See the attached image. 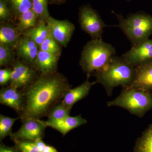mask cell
I'll return each instance as SVG.
<instances>
[{
    "label": "cell",
    "instance_id": "cell-1",
    "mask_svg": "<svg viewBox=\"0 0 152 152\" xmlns=\"http://www.w3.org/2000/svg\"><path fill=\"white\" fill-rule=\"evenodd\" d=\"M69 89V84L62 75L56 72L42 75L28 86L23 94L24 104L20 118L23 121L40 119L48 115Z\"/></svg>",
    "mask_w": 152,
    "mask_h": 152
},
{
    "label": "cell",
    "instance_id": "cell-2",
    "mask_svg": "<svg viewBox=\"0 0 152 152\" xmlns=\"http://www.w3.org/2000/svg\"><path fill=\"white\" fill-rule=\"evenodd\" d=\"M135 68L115 56L101 70L95 73L96 82L103 86L107 94L111 96L114 88L118 86L129 87L134 77Z\"/></svg>",
    "mask_w": 152,
    "mask_h": 152
},
{
    "label": "cell",
    "instance_id": "cell-3",
    "mask_svg": "<svg viewBox=\"0 0 152 152\" xmlns=\"http://www.w3.org/2000/svg\"><path fill=\"white\" fill-rule=\"evenodd\" d=\"M115 56V50L110 44L102 39L88 42L82 51L80 65L88 77L104 67Z\"/></svg>",
    "mask_w": 152,
    "mask_h": 152
},
{
    "label": "cell",
    "instance_id": "cell-4",
    "mask_svg": "<svg viewBox=\"0 0 152 152\" xmlns=\"http://www.w3.org/2000/svg\"><path fill=\"white\" fill-rule=\"evenodd\" d=\"M115 15L118 20L117 26L132 43L137 45L149 39L152 35V16L144 12L130 14L124 18L121 14Z\"/></svg>",
    "mask_w": 152,
    "mask_h": 152
},
{
    "label": "cell",
    "instance_id": "cell-5",
    "mask_svg": "<svg viewBox=\"0 0 152 152\" xmlns=\"http://www.w3.org/2000/svg\"><path fill=\"white\" fill-rule=\"evenodd\" d=\"M107 106L121 107L132 115L141 118L152 109V92L140 89L123 87L120 95L113 100L108 102Z\"/></svg>",
    "mask_w": 152,
    "mask_h": 152
},
{
    "label": "cell",
    "instance_id": "cell-6",
    "mask_svg": "<svg viewBox=\"0 0 152 152\" xmlns=\"http://www.w3.org/2000/svg\"><path fill=\"white\" fill-rule=\"evenodd\" d=\"M79 23L82 30L92 39H102L106 25L96 11L90 6H83L80 10Z\"/></svg>",
    "mask_w": 152,
    "mask_h": 152
},
{
    "label": "cell",
    "instance_id": "cell-7",
    "mask_svg": "<svg viewBox=\"0 0 152 152\" xmlns=\"http://www.w3.org/2000/svg\"><path fill=\"white\" fill-rule=\"evenodd\" d=\"M121 58L134 67L152 62V39L133 46Z\"/></svg>",
    "mask_w": 152,
    "mask_h": 152
},
{
    "label": "cell",
    "instance_id": "cell-8",
    "mask_svg": "<svg viewBox=\"0 0 152 152\" xmlns=\"http://www.w3.org/2000/svg\"><path fill=\"white\" fill-rule=\"evenodd\" d=\"M46 23L52 37L61 45L66 47L75 30L73 24L67 20H60L51 17Z\"/></svg>",
    "mask_w": 152,
    "mask_h": 152
},
{
    "label": "cell",
    "instance_id": "cell-9",
    "mask_svg": "<svg viewBox=\"0 0 152 152\" xmlns=\"http://www.w3.org/2000/svg\"><path fill=\"white\" fill-rule=\"evenodd\" d=\"M23 122L20 129L10 136L12 139L34 141L37 139L42 138L46 127L42 121L30 119Z\"/></svg>",
    "mask_w": 152,
    "mask_h": 152
},
{
    "label": "cell",
    "instance_id": "cell-10",
    "mask_svg": "<svg viewBox=\"0 0 152 152\" xmlns=\"http://www.w3.org/2000/svg\"><path fill=\"white\" fill-rule=\"evenodd\" d=\"M35 71L20 61H17L12 70L11 86L19 88L28 86L35 80Z\"/></svg>",
    "mask_w": 152,
    "mask_h": 152
},
{
    "label": "cell",
    "instance_id": "cell-11",
    "mask_svg": "<svg viewBox=\"0 0 152 152\" xmlns=\"http://www.w3.org/2000/svg\"><path fill=\"white\" fill-rule=\"evenodd\" d=\"M134 77L130 88L152 91V62L135 67Z\"/></svg>",
    "mask_w": 152,
    "mask_h": 152
},
{
    "label": "cell",
    "instance_id": "cell-12",
    "mask_svg": "<svg viewBox=\"0 0 152 152\" xmlns=\"http://www.w3.org/2000/svg\"><path fill=\"white\" fill-rule=\"evenodd\" d=\"M0 103L21 112L24 104L23 94L12 86L3 88L0 91Z\"/></svg>",
    "mask_w": 152,
    "mask_h": 152
},
{
    "label": "cell",
    "instance_id": "cell-13",
    "mask_svg": "<svg viewBox=\"0 0 152 152\" xmlns=\"http://www.w3.org/2000/svg\"><path fill=\"white\" fill-rule=\"evenodd\" d=\"M96 83V81L90 82L87 80L78 86L69 89L65 94L62 102L71 110L75 104L87 96L91 87Z\"/></svg>",
    "mask_w": 152,
    "mask_h": 152
},
{
    "label": "cell",
    "instance_id": "cell-14",
    "mask_svg": "<svg viewBox=\"0 0 152 152\" xmlns=\"http://www.w3.org/2000/svg\"><path fill=\"white\" fill-rule=\"evenodd\" d=\"M60 55L39 50L35 61L36 68L42 75L56 72Z\"/></svg>",
    "mask_w": 152,
    "mask_h": 152
},
{
    "label": "cell",
    "instance_id": "cell-15",
    "mask_svg": "<svg viewBox=\"0 0 152 152\" xmlns=\"http://www.w3.org/2000/svg\"><path fill=\"white\" fill-rule=\"evenodd\" d=\"M19 56L26 62L34 65L39 49V46L30 38L24 36L20 39L17 48Z\"/></svg>",
    "mask_w": 152,
    "mask_h": 152
},
{
    "label": "cell",
    "instance_id": "cell-16",
    "mask_svg": "<svg viewBox=\"0 0 152 152\" xmlns=\"http://www.w3.org/2000/svg\"><path fill=\"white\" fill-rule=\"evenodd\" d=\"M42 121L46 127L53 128L59 132L63 136L65 135L72 130L80 126L87 123V120L83 118L81 115L74 117L69 116L64 119L53 122Z\"/></svg>",
    "mask_w": 152,
    "mask_h": 152
},
{
    "label": "cell",
    "instance_id": "cell-17",
    "mask_svg": "<svg viewBox=\"0 0 152 152\" xmlns=\"http://www.w3.org/2000/svg\"><path fill=\"white\" fill-rule=\"evenodd\" d=\"M18 31L10 25L1 24L0 27V44L8 46L12 49L16 48L20 40Z\"/></svg>",
    "mask_w": 152,
    "mask_h": 152
},
{
    "label": "cell",
    "instance_id": "cell-18",
    "mask_svg": "<svg viewBox=\"0 0 152 152\" xmlns=\"http://www.w3.org/2000/svg\"><path fill=\"white\" fill-rule=\"evenodd\" d=\"M50 34V32L46 23L40 20L37 26L24 32L25 37H27L34 41L39 46Z\"/></svg>",
    "mask_w": 152,
    "mask_h": 152
},
{
    "label": "cell",
    "instance_id": "cell-19",
    "mask_svg": "<svg viewBox=\"0 0 152 152\" xmlns=\"http://www.w3.org/2000/svg\"><path fill=\"white\" fill-rule=\"evenodd\" d=\"M134 152H152V124L137 140Z\"/></svg>",
    "mask_w": 152,
    "mask_h": 152
},
{
    "label": "cell",
    "instance_id": "cell-20",
    "mask_svg": "<svg viewBox=\"0 0 152 152\" xmlns=\"http://www.w3.org/2000/svg\"><path fill=\"white\" fill-rule=\"evenodd\" d=\"M38 17L32 10L27 11L19 15L17 30L20 31H26L36 26Z\"/></svg>",
    "mask_w": 152,
    "mask_h": 152
},
{
    "label": "cell",
    "instance_id": "cell-21",
    "mask_svg": "<svg viewBox=\"0 0 152 152\" xmlns=\"http://www.w3.org/2000/svg\"><path fill=\"white\" fill-rule=\"evenodd\" d=\"M71 109L68 108L61 102L57 104L50 111L47 121L53 122L65 118L69 116Z\"/></svg>",
    "mask_w": 152,
    "mask_h": 152
},
{
    "label": "cell",
    "instance_id": "cell-22",
    "mask_svg": "<svg viewBox=\"0 0 152 152\" xmlns=\"http://www.w3.org/2000/svg\"><path fill=\"white\" fill-rule=\"evenodd\" d=\"M48 0H32V9L40 20L46 23L50 18L48 9Z\"/></svg>",
    "mask_w": 152,
    "mask_h": 152
},
{
    "label": "cell",
    "instance_id": "cell-23",
    "mask_svg": "<svg viewBox=\"0 0 152 152\" xmlns=\"http://www.w3.org/2000/svg\"><path fill=\"white\" fill-rule=\"evenodd\" d=\"M17 118H12L3 115H0V139L2 140L7 136L12 134V129Z\"/></svg>",
    "mask_w": 152,
    "mask_h": 152
},
{
    "label": "cell",
    "instance_id": "cell-24",
    "mask_svg": "<svg viewBox=\"0 0 152 152\" xmlns=\"http://www.w3.org/2000/svg\"><path fill=\"white\" fill-rule=\"evenodd\" d=\"M39 49L40 50L56 55H60L61 53L59 44L52 37L50 34L42 43L39 46Z\"/></svg>",
    "mask_w": 152,
    "mask_h": 152
},
{
    "label": "cell",
    "instance_id": "cell-25",
    "mask_svg": "<svg viewBox=\"0 0 152 152\" xmlns=\"http://www.w3.org/2000/svg\"><path fill=\"white\" fill-rule=\"evenodd\" d=\"M15 13L20 15L31 10L32 0H7Z\"/></svg>",
    "mask_w": 152,
    "mask_h": 152
},
{
    "label": "cell",
    "instance_id": "cell-26",
    "mask_svg": "<svg viewBox=\"0 0 152 152\" xmlns=\"http://www.w3.org/2000/svg\"><path fill=\"white\" fill-rule=\"evenodd\" d=\"M16 148L19 152H40L33 141L13 140Z\"/></svg>",
    "mask_w": 152,
    "mask_h": 152
},
{
    "label": "cell",
    "instance_id": "cell-27",
    "mask_svg": "<svg viewBox=\"0 0 152 152\" xmlns=\"http://www.w3.org/2000/svg\"><path fill=\"white\" fill-rule=\"evenodd\" d=\"M13 58V53L10 47L0 44V66L8 65L12 62Z\"/></svg>",
    "mask_w": 152,
    "mask_h": 152
},
{
    "label": "cell",
    "instance_id": "cell-28",
    "mask_svg": "<svg viewBox=\"0 0 152 152\" xmlns=\"http://www.w3.org/2000/svg\"><path fill=\"white\" fill-rule=\"evenodd\" d=\"M10 12L8 7L7 0H0V20H7L10 17Z\"/></svg>",
    "mask_w": 152,
    "mask_h": 152
},
{
    "label": "cell",
    "instance_id": "cell-29",
    "mask_svg": "<svg viewBox=\"0 0 152 152\" xmlns=\"http://www.w3.org/2000/svg\"><path fill=\"white\" fill-rule=\"evenodd\" d=\"M12 70L8 69L0 70V85L4 86L10 80Z\"/></svg>",
    "mask_w": 152,
    "mask_h": 152
},
{
    "label": "cell",
    "instance_id": "cell-30",
    "mask_svg": "<svg viewBox=\"0 0 152 152\" xmlns=\"http://www.w3.org/2000/svg\"><path fill=\"white\" fill-rule=\"evenodd\" d=\"M0 152H19L15 147L7 146L1 143L0 145Z\"/></svg>",
    "mask_w": 152,
    "mask_h": 152
},
{
    "label": "cell",
    "instance_id": "cell-31",
    "mask_svg": "<svg viewBox=\"0 0 152 152\" xmlns=\"http://www.w3.org/2000/svg\"><path fill=\"white\" fill-rule=\"evenodd\" d=\"M42 138H39L37 139L35 141H34L35 142L37 147L38 149L40 152H43L45 150V148L46 146L47 145L42 140Z\"/></svg>",
    "mask_w": 152,
    "mask_h": 152
},
{
    "label": "cell",
    "instance_id": "cell-32",
    "mask_svg": "<svg viewBox=\"0 0 152 152\" xmlns=\"http://www.w3.org/2000/svg\"><path fill=\"white\" fill-rule=\"evenodd\" d=\"M43 152H58L57 150L51 146L47 145Z\"/></svg>",
    "mask_w": 152,
    "mask_h": 152
},
{
    "label": "cell",
    "instance_id": "cell-33",
    "mask_svg": "<svg viewBox=\"0 0 152 152\" xmlns=\"http://www.w3.org/2000/svg\"><path fill=\"white\" fill-rule=\"evenodd\" d=\"M51 1H52L53 2H54L55 3H61L64 2V1H66V0H50Z\"/></svg>",
    "mask_w": 152,
    "mask_h": 152
},
{
    "label": "cell",
    "instance_id": "cell-34",
    "mask_svg": "<svg viewBox=\"0 0 152 152\" xmlns=\"http://www.w3.org/2000/svg\"><path fill=\"white\" fill-rule=\"evenodd\" d=\"M126 1H131V0H126Z\"/></svg>",
    "mask_w": 152,
    "mask_h": 152
}]
</instances>
